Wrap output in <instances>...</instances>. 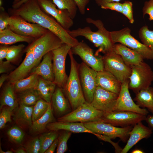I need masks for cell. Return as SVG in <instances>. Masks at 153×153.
<instances>
[{
	"mask_svg": "<svg viewBox=\"0 0 153 153\" xmlns=\"http://www.w3.org/2000/svg\"><path fill=\"white\" fill-rule=\"evenodd\" d=\"M7 134L11 140L18 143H21L24 136L23 131L16 126H13L9 129Z\"/></svg>",
	"mask_w": 153,
	"mask_h": 153,
	"instance_id": "obj_39",
	"label": "cell"
},
{
	"mask_svg": "<svg viewBox=\"0 0 153 153\" xmlns=\"http://www.w3.org/2000/svg\"><path fill=\"white\" fill-rule=\"evenodd\" d=\"M21 0H14L12 3V5L18 3Z\"/></svg>",
	"mask_w": 153,
	"mask_h": 153,
	"instance_id": "obj_57",
	"label": "cell"
},
{
	"mask_svg": "<svg viewBox=\"0 0 153 153\" xmlns=\"http://www.w3.org/2000/svg\"><path fill=\"white\" fill-rule=\"evenodd\" d=\"M58 8L66 9L69 12L72 19L76 17L78 7L74 0H51Z\"/></svg>",
	"mask_w": 153,
	"mask_h": 153,
	"instance_id": "obj_33",
	"label": "cell"
},
{
	"mask_svg": "<svg viewBox=\"0 0 153 153\" xmlns=\"http://www.w3.org/2000/svg\"><path fill=\"white\" fill-rule=\"evenodd\" d=\"M41 9L51 15L65 30H69L74 24L68 11L56 8L51 0H37Z\"/></svg>",
	"mask_w": 153,
	"mask_h": 153,
	"instance_id": "obj_17",
	"label": "cell"
},
{
	"mask_svg": "<svg viewBox=\"0 0 153 153\" xmlns=\"http://www.w3.org/2000/svg\"><path fill=\"white\" fill-rule=\"evenodd\" d=\"M17 94L18 103L28 106H33L41 98L35 88L28 89Z\"/></svg>",
	"mask_w": 153,
	"mask_h": 153,
	"instance_id": "obj_31",
	"label": "cell"
},
{
	"mask_svg": "<svg viewBox=\"0 0 153 153\" xmlns=\"http://www.w3.org/2000/svg\"><path fill=\"white\" fill-rule=\"evenodd\" d=\"M134 99L140 107L146 108L153 114V88L150 86L140 90L135 94Z\"/></svg>",
	"mask_w": 153,
	"mask_h": 153,
	"instance_id": "obj_27",
	"label": "cell"
},
{
	"mask_svg": "<svg viewBox=\"0 0 153 153\" xmlns=\"http://www.w3.org/2000/svg\"><path fill=\"white\" fill-rule=\"evenodd\" d=\"M39 76L31 73L27 77L21 79L14 84V91L17 94L30 89L36 88L38 82Z\"/></svg>",
	"mask_w": 153,
	"mask_h": 153,
	"instance_id": "obj_32",
	"label": "cell"
},
{
	"mask_svg": "<svg viewBox=\"0 0 153 153\" xmlns=\"http://www.w3.org/2000/svg\"><path fill=\"white\" fill-rule=\"evenodd\" d=\"M145 120L148 125L149 128L153 130V114L148 115L146 116Z\"/></svg>",
	"mask_w": 153,
	"mask_h": 153,
	"instance_id": "obj_50",
	"label": "cell"
},
{
	"mask_svg": "<svg viewBox=\"0 0 153 153\" xmlns=\"http://www.w3.org/2000/svg\"><path fill=\"white\" fill-rule=\"evenodd\" d=\"M35 39L30 37H25L18 35L12 31L8 26L5 29L0 31V43L9 45L19 42H25L29 44Z\"/></svg>",
	"mask_w": 153,
	"mask_h": 153,
	"instance_id": "obj_26",
	"label": "cell"
},
{
	"mask_svg": "<svg viewBox=\"0 0 153 153\" xmlns=\"http://www.w3.org/2000/svg\"><path fill=\"white\" fill-rule=\"evenodd\" d=\"M63 43L58 37L48 30L29 44L28 46L32 50L36 66L45 55L60 47Z\"/></svg>",
	"mask_w": 153,
	"mask_h": 153,
	"instance_id": "obj_5",
	"label": "cell"
},
{
	"mask_svg": "<svg viewBox=\"0 0 153 153\" xmlns=\"http://www.w3.org/2000/svg\"><path fill=\"white\" fill-rule=\"evenodd\" d=\"M104 69L113 75L122 83L129 79L131 69L126 64L121 56L113 50L102 57Z\"/></svg>",
	"mask_w": 153,
	"mask_h": 153,
	"instance_id": "obj_7",
	"label": "cell"
},
{
	"mask_svg": "<svg viewBox=\"0 0 153 153\" xmlns=\"http://www.w3.org/2000/svg\"><path fill=\"white\" fill-rule=\"evenodd\" d=\"M0 31L6 28L8 25L10 16L5 11L3 7H0Z\"/></svg>",
	"mask_w": 153,
	"mask_h": 153,
	"instance_id": "obj_43",
	"label": "cell"
},
{
	"mask_svg": "<svg viewBox=\"0 0 153 153\" xmlns=\"http://www.w3.org/2000/svg\"><path fill=\"white\" fill-rule=\"evenodd\" d=\"M58 143V139H56L49 146L44 153H54L56 148L57 147Z\"/></svg>",
	"mask_w": 153,
	"mask_h": 153,
	"instance_id": "obj_49",
	"label": "cell"
},
{
	"mask_svg": "<svg viewBox=\"0 0 153 153\" xmlns=\"http://www.w3.org/2000/svg\"><path fill=\"white\" fill-rule=\"evenodd\" d=\"M129 82L128 79L122 83L114 111H129L147 116L149 113L147 110L140 107L132 99L129 91Z\"/></svg>",
	"mask_w": 153,
	"mask_h": 153,
	"instance_id": "obj_14",
	"label": "cell"
},
{
	"mask_svg": "<svg viewBox=\"0 0 153 153\" xmlns=\"http://www.w3.org/2000/svg\"><path fill=\"white\" fill-rule=\"evenodd\" d=\"M7 61H0V73H7L14 69V67L10 63ZM12 71H11L12 72Z\"/></svg>",
	"mask_w": 153,
	"mask_h": 153,
	"instance_id": "obj_46",
	"label": "cell"
},
{
	"mask_svg": "<svg viewBox=\"0 0 153 153\" xmlns=\"http://www.w3.org/2000/svg\"><path fill=\"white\" fill-rule=\"evenodd\" d=\"M100 7L102 9H109L121 13L122 11V3L118 2H108L102 5Z\"/></svg>",
	"mask_w": 153,
	"mask_h": 153,
	"instance_id": "obj_45",
	"label": "cell"
},
{
	"mask_svg": "<svg viewBox=\"0 0 153 153\" xmlns=\"http://www.w3.org/2000/svg\"><path fill=\"white\" fill-rule=\"evenodd\" d=\"M103 112L86 102L75 110L59 118L57 121L82 123L100 121Z\"/></svg>",
	"mask_w": 153,
	"mask_h": 153,
	"instance_id": "obj_8",
	"label": "cell"
},
{
	"mask_svg": "<svg viewBox=\"0 0 153 153\" xmlns=\"http://www.w3.org/2000/svg\"><path fill=\"white\" fill-rule=\"evenodd\" d=\"M0 153H12L13 152L11 150H7L6 151H4L2 150L1 147V145H0Z\"/></svg>",
	"mask_w": 153,
	"mask_h": 153,
	"instance_id": "obj_56",
	"label": "cell"
},
{
	"mask_svg": "<svg viewBox=\"0 0 153 153\" xmlns=\"http://www.w3.org/2000/svg\"><path fill=\"white\" fill-rule=\"evenodd\" d=\"M71 132L65 130L58 138V143L56 149L57 153H63L68 149L67 142L70 137Z\"/></svg>",
	"mask_w": 153,
	"mask_h": 153,
	"instance_id": "obj_38",
	"label": "cell"
},
{
	"mask_svg": "<svg viewBox=\"0 0 153 153\" xmlns=\"http://www.w3.org/2000/svg\"><path fill=\"white\" fill-rule=\"evenodd\" d=\"M114 51L122 57L125 63L130 67L139 64L143 58L137 52L120 43L114 44Z\"/></svg>",
	"mask_w": 153,
	"mask_h": 153,
	"instance_id": "obj_22",
	"label": "cell"
},
{
	"mask_svg": "<svg viewBox=\"0 0 153 153\" xmlns=\"http://www.w3.org/2000/svg\"><path fill=\"white\" fill-rule=\"evenodd\" d=\"M1 44L0 46V61L6 58L9 46L7 45Z\"/></svg>",
	"mask_w": 153,
	"mask_h": 153,
	"instance_id": "obj_48",
	"label": "cell"
},
{
	"mask_svg": "<svg viewBox=\"0 0 153 153\" xmlns=\"http://www.w3.org/2000/svg\"><path fill=\"white\" fill-rule=\"evenodd\" d=\"M118 95L97 86L90 104L96 109L103 112L114 111Z\"/></svg>",
	"mask_w": 153,
	"mask_h": 153,
	"instance_id": "obj_15",
	"label": "cell"
},
{
	"mask_svg": "<svg viewBox=\"0 0 153 153\" xmlns=\"http://www.w3.org/2000/svg\"><path fill=\"white\" fill-rule=\"evenodd\" d=\"M10 15L20 16L26 21L38 24L51 31L62 40L63 43L72 47L79 42L76 38L71 36L56 21L45 12L41 8L37 0H28L17 8L8 9Z\"/></svg>",
	"mask_w": 153,
	"mask_h": 153,
	"instance_id": "obj_1",
	"label": "cell"
},
{
	"mask_svg": "<svg viewBox=\"0 0 153 153\" xmlns=\"http://www.w3.org/2000/svg\"><path fill=\"white\" fill-rule=\"evenodd\" d=\"M131 153H144V151L140 149L135 148L131 152Z\"/></svg>",
	"mask_w": 153,
	"mask_h": 153,
	"instance_id": "obj_54",
	"label": "cell"
},
{
	"mask_svg": "<svg viewBox=\"0 0 153 153\" xmlns=\"http://www.w3.org/2000/svg\"><path fill=\"white\" fill-rule=\"evenodd\" d=\"M146 116L126 111L103 112L101 120L115 126L125 127L133 126L145 120Z\"/></svg>",
	"mask_w": 153,
	"mask_h": 153,
	"instance_id": "obj_11",
	"label": "cell"
},
{
	"mask_svg": "<svg viewBox=\"0 0 153 153\" xmlns=\"http://www.w3.org/2000/svg\"><path fill=\"white\" fill-rule=\"evenodd\" d=\"M69 103L63 89L57 86L51 99V104L55 111L59 115L64 114L70 109Z\"/></svg>",
	"mask_w": 153,
	"mask_h": 153,
	"instance_id": "obj_24",
	"label": "cell"
},
{
	"mask_svg": "<svg viewBox=\"0 0 153 153\" xmlns=\"http://www.w3.org/2000/svg\"><path fill=\"white\" fill-rule=\"evenodd\" d=\"M55 121L50 104L44 114L38 120L33 122L31 127L33 131L40 132L45 129L49 124Z\"/></svg>",
	"mask_w": 153,
	"mask_h": 153,
	"instance_id": "obj_30",
	"label": "cell"
},
{
	"mask_svg": "<svg viewBox=\"0 0 153 153\" xmlns=\"http://www.w3.org/2000/svg\"><path fill=\"white\" fill-rule=\"evenodd\" d=\"M16 153H27L26 150L21 148H18L16 150L14 151Z\"/></svg>",
	"mask_w": 153,
	"mask_h": 153,
	"instance_id": "obj_55",
	"label": "cell"
},
{
	"mask_svg": "<svg viewBox=\"0 0 153 153\" xmlns=\"http://www.w3.org/2000/svg\"><path fill=\"white\" fill-rule=\"evenodd\" d=\"M152 133V130L144 125L142 122L135 124L130 131L126 144L121 153H127L139 141L143 139L148 138Z\"/></svg>",
	"mask_w": 153,
	"mask_h": 153,
	"instance_id": "obj_19",
	"label": "cell"
},
{
	"mask_svg": "<svg viewBox=\"0 0 153 153\" xmlns=\"http://www.w3.org/2000/svg\"><path fill=\"white\" fill-rule=\"evenodd\" d=\"M28 0H22L18 3L12 5V8H17L20 7L22 4L26 2Z\"/></svg>",
	"mask_w": 153,
	"mask_h": 153,
	"instance_id": "obj_53",
	"label": "cell"
},
{
	"mask_svg": "<svg viewBox=\"0 0 153 153\" xmlns=\"http://www.w3.org/2000/svg\"><path fill=\"white\" fill-rule=\"evenodd\" d=\"M143 17L146 14L149 16V20H153V0H149L145 2L142 9Z\"/></svg>",
	"mask_w": 153,
	"mask_h": 153,
	"instance_id": "obj_44",
	"label": "cell"
},
{
	"mask_svg": "<svg viewBox=\"0 0 153 153\" xmlns=\"http://www.w3.org/2000/svg\"><path fill=\"white\" fill-rule=\"evenodd\" d=\"M71 50L73 54L78 56L83 62L97 72L104 69L102 57L95 56L93 49L85 42H79Z\"/></svg>",
	"mask_w": 153,
	"mask_h": 153,
	"instance_id": "obj_16",
	"label": "cell"
},
{
	"mask_svg": "<svg viewBox=\"0 0 153 153\" xmlns=\"http://www.w3.org/2000/svg\"><path fill=\"white\" fill-rule=\"evenodd\" d=\"M52 61V54L51 51L43 56L42 61L33 69L31 73L36 74L45 80L54 82Z\"/></svg>",
	"mask_w": 153,
	"mask_h": 153,
	"instance_id": "obj_23",
	"label": "cell"
},
{
	"mask_svg": "<svg viewBox=\"0 0 153 153\" xmlns=\"http://www.w3.org/2000/svg\"><path fill=\"white\" fill-rule=\"evenodd\" d=\"M86 21L95 26L98 30L93 31L90 27L86 26L71 31L67 30L70 35L74 38L83 36L92 43L98 48L96 55L100 52L105 54L113 50L115 43L111 39L110 31L105 28L102 22L100 20H95L90 18H87Z\"/></svg>",
	"mask_w": 153,
	"mask_h": 153,
	"instance_id": "obj_2",
	"label": "cell"
},
{
	"mask_svg": "<svg viewBox=\"0 0 153 153\" xmlns=\"http://www.w3.org/2000/svg\"><path fill=\"white\" fill-rule=\"evenodd\" d=\"M58 131H52L44 134L39 137L41 144L40 153H44L54 141L58 138Z\"/></svg>",
	"mask_w": 153,
	"mask_h": 153,
	"instance_id": "obj_34",
	"label": "cell"
},
{
	"mask_svg": "<svg viewBox=\"0 0 153 153\" xmlns=\"http://www.w3.org/2000/svg\"><path fill=\"white\" fill-rule=\"evenodd\" d=\"M41 144L39 138L36 137L29 141L25 146L28 153H40Z\"/></svg>",
	"mask_w": 153,
	"mask_h": 153,
	"instance_id": "obj_41",
	"label": "cell"
},
{
	"mask_svg": "<svg viewBox=\"0 0 153 153\" xmlns=\"http://www.w3.org/2000/svg\"><path fill=\"white\" fill-rule=\"evenodd\" d=\"M68 54L70 60V70L67 82L62 89L73 110L86 101L80 82L78 65L75 60L71 49Z\"/></svg>",
	"mask_w": 153,
	"mask_h": 153,
	"instance_id": "obj_3",
	"label": "cell"
},
{
	"mask_svg": "<svg viewBox=\"0 0 153 153\" xmlns=\"http://www.w3.org/2000/svg\"><path fill=\"white\" fill-rule=\"evenodd\" d=\"M80 82L83 94L86 102L91 103L97 87V72L84 62L78 65Z\"/></svg>",
	"mask_w": 153,
	"mask_h": 153,
	"instance_id": "obj_13",
	"label": "cell"
},
{
	"mask_svg": "<svg viewBox=\"0 0 153 153\" xmlns=\"http://www.w3.org/2000/svg\"><path fill=\"white\" fill-rule=\"evenodd\" d=\"M131 72L129 78V88L135 94L151 86L153 81V71L150 66L143 61L131 66Z\"/></svg>",
	"mask_w": 153,
	"mask_h": 153,
	"instance_id": "obj_6",
	"label": "cell"
},
{
	"mask_svg": "<svg viewBox=\"0 0 153 153\" xmlns=\"http://www.w3.org/2000/svg\"><path fill=\"white\" fill-rule=\"evenodd\" d=\"M13 116V120L19 126L31 127L33 106H28L19 103Z\"/></svg>",
	"mask_w": 153,
	"mask_h": 153,
	"instance_id": "obj_25",
	"label": "cell"
},
{
	"mask_svg": "<svg viewBox=\"0 0 153 153\" xmlns=\"http://www.w3.org/2000/svg\"><path fill=\"white\" fill-rule=\"evenodd\" d=\"M3 1L2 0H0V7L2 6Z\"/></svg>",
	"mask_w": 153,
	"mask_h": 153,
	"instance_id": "obj_58",
	"label": "cell"
},
{
	"mask_svg": "<svg viewBox=\"0 0 153 153\" xmlns=\"http://www.w3.org/2000/svg\"><path fill=\"white\" fill-rule=\"evenodd\" d=\"M122 84L111 73L104 69L97 72V86L118 95Z\"/></svg>",
	"mask_w": 153,
	"mask_h": 153,
	"instance_id": "obj_20",
	"label": "cell"
},
{
	"mask_svg": "<svg viewBox=\"0 0 153 153\" xmlns=\"http://www.w3.org/2000/svg\"><path fill=\"white\" fill-rule=\"evenodd\" d=\"M128 27L110 31L111 39L114 43L118 42L140 54L144 59L153 60V51L136 39L130 34Z\"/></svg>",
	"mask_w": 153,
	"mask_h": 153,
	"instance_id": "obj_4",
	"label": "cell"
},
{
	"mask_svg": "<svg viewBox=\"0 0 153 153\" xmlns=\"http://www.w3.org/2000/svg\"><path fill=\"white\" fill-rule=\"evenodd\" d=\"M50 104L41 98L33 106L32 115L33 122L42 116L46 112Z\"/></svg>",
	"mask_w": 153,
	"mask_h": 153,
	"instance_id": "obj_35",
	"label": "cell"
},
{
	"mask_svg": "<svg viewBox=\"0 0 153 153\" xmlns=\"http://www.w3.org/2000/svg\"><path fill=\"white\" fill-rule=\"evenodd\" d=\"M46 128L51 131L63 130L72 133H86L95 135L97 138L99 134L95 133L86 127L83 123L81 122L55 121L49 124Z\"/></svg>",
	"mask_w": 153,
	"mask_h": 153,
	"instance_id": "obj_21",
	"label": "cell"
},
{
	"mask_svg": "<svg viewBox=\"0 0 153 153\" xmlns=\"http://www.w3.org/2000/svg\"><path fill=\"white\" fill-rule=\"evenodd\" d=\"M139 35L142 43L153 51V31L144 26L140 29Z\"/></svg>",
	"mask_w": 153,
	"mask_h": 153,
	"instance_id": "obj_36",
	"label": "cell"
},
{
	"mask_svg": "<svg viewBox=\"0 0 153 153\" xmlns=\"http://www.w3.org/2000/svg\"><path fill=\"white\" fill-rule=\"evenodd\" d=\"M72 47L63 43L60 47L52 51V64L54 76V82L56 86L63 89L68 76L65 71V60Z\"/></svg>",
	"mask_w": 153,
	"mask_h": 153,
	"instance_id": "obj_9",
	"label": "cell"
},
{
	"mask_svg": "<svg viewBox=\"0 0 153 153\" xmlns=\"http://www.w3.org/2000/svg\"><path fill=\"white\" fill-rule=\"evenodd\" d=\"M14 84L8 82L3 89L0 97V108L7 106L14 110L18 106V101L15 95Z\"/></svg>",
	"mask_w": 153,
	"mask_h": 153,
	"instance_id": "obj_28",
	"label": "cell"
},
{
	"mask_svg": "<svg viewBox=\"0 0 153 153\" xmlns=\"http://www.w3.org/2000/svg\"><path fill=\"white\" fill-rule=\"evenodd\" d=\"M75 2L79 11L82 15L85 13L86 7L91 0H74Z\"/></svg>",
	"mask_w": 153,
	"mask_h": 153,
	"instance_id": "obj_47",
	"label": "cell"
},
{
	"mask_svg": "<svg viewBox=\"0 0 153 153\" xmlns=\"http://www.w3.org/2000/svg\"><path fill=\"white\" fill-rule=\"evenodd\" d=\"M8 27L12 31L18 35L31 37L35 39L48 30L38 24L29 22L21 16L16 15L10 16Z\"/></svg>",
	"mask_w": 153,
	"mask_h": 153,
	"instance_id": "obj_12",
	"label": "cell"
},
{
	"mask_svg": "<svg viewBox=\"0 0 153 153\" xmlns=\"http://www.w3.org/2000/svg\"><path fill=\"white\" fill-rule=\"evenodd\" d=\"M123 9L122 13L126 17L129 21V22L133 24L134 19L133 14V4L131 2L126 1L122 3Z\"/></svg>",
	"mask_w": 153,
	"mask_h": 153,
	"instance_id": "obj_42",
	"label": "cell"
},
{
	"mask_svg": "<svg viewBox=\"0 0 153 153\" xmlns=\"http://www.w3.org/2000/svg\"><path fill=\"white\" fill-rule=\"evenodd\" d=\"M121 0H95L96 3L99 6L102 5L109 2H118Z\"/></svg>",
	"mask_w": 153,
	"mask_h": 153,
	"instance_id": "obj_51",
	"label": "cell"
},
{
	"mask_svg": "<svg viewBox=\"0 0 153 153\" xmlns=\"http://www.w3.org/2000/svg\"><path fill=\"white\" fill-rule=\"evenodd\" d=\"M25 52L26 56L22 63L8 74L7 80L8 82L14 84L18 81L26 78L36 67L32 48L28 46Z\"/></svg>",
	"mask_w": 153,
	"mask_h": 153,
	"instance_id": "obj_18",
	"label": "cell"
},
{
	"mask_svg": "<svg viewBox=\"0 0 153 153\" xmlns=\"http://www.w3.org/2000/svg\"><path fill=\"white\" fill-rule=\"evenodd\" d=\"M83 123L86 127L95 133L107 136L111 139L119 138L124 143L127 142L133 126L120 128L101 121Z\"/></svg>",
	"mask_w": 153,
	"mask_h": 153,
	"instance_id": "obj_10",
	"label": "cell"
},
{
	"mask_svg": "<svg viewBox=\"0 0 153 153\" xmlns=\"http://www.w3.org/2000/svg\"><path fill=\"white\" fill-rule=\"evenodd\" d=\"M25 47L23 44L9 46L5 58L6 60L11 63L15 62L19 57Z\"/></svg>",
	"mask_w": 153,
	"mask_h": 153,
	"instance_id": "obj_37",
	"label": "cell"
},
{
	"mask_svg": "<svg viewBox=\"0 0 153 153\" xmlns=\"http://www.w3.org/2000/svg\"><path fill=\"white\" fill-rule=\"evenodd\" d=\"M56 86L54 81L45 80L39 76L36 89L41 98L51 104L52 96Z\"/></svg>",
	"mask_w": 153,
	"mask_h": 153,
	"instance_id": "obj_29",
	"label": "cell"
},
{
	"mask_svg": "<svg viewBox=\"0 0 153 153\" xmlns=\"http://www.w3.org/2000/svg\"><path fill=\"white\" fill-rule=\"evenodd\" d=\"M0 114V129L4 128L6 124L8 122H11V116L13 109L10 108L3 107L1 109Z\"/></svg>",
	"mask_w": 153,
	"mask_h": 153,
	"instance_id": "obj_40",
	"label": "cell"
},
{
	"mask_svg": "<svg viewBox=\"0 0 153 153\" xmlns=\"http://www.w3.org/2000/svg\"><path fill=\"white\" fill-rule=\"evenodd\" d=\"M8 74L7 73L2 74L0 77V88L2 86L4 82L7 80Z\"/></svg>",
	"mask_w": 153,
	"mask_h": 153,
	"instance_id": "obj_52",
	"label": "cell"
}]
</instances>
